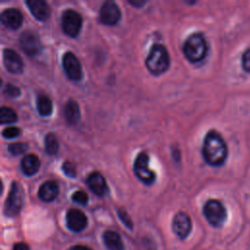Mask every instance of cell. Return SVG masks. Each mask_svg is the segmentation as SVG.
I'll return each instance as SVG.
<instances>
[{
  "mask_svg": "<svg viewBox=\"0 0 250 250\" xmlns=\"http://www.w3.org/2000/svg\"><path fill=\"white\" fill-rule=\"evenodd\" d=\"M202 154L207 164L221 166L228 157V146L223 137L215 130H210L204 138Z\"/></svg>",
  "mask_w": 250,
  "mask_h": 250,
  "instance_id": "obj_1",
  "label": "cell"
},
{
  "mask_svg": "<svg viewBox=\"0 0 250 250\" xmlns=\"http://www.w3.org/2000/svg\"><path fill=\"white\" fill-rule=\"evenodd\" d=\"M202 213L207 223L216 229H221L228 221V209L225 204L215 198H211L205 202Z\"/></svg>",
  "mask_w": 250,
  "mask_h": 250,
  "instance_id": "obj_2",
  "label": "cell"
},
{
  "mask_svg": "<svg viewBox=\"0 0 250 250\" xmlns=\"http://www.w3.org/2000/svg\"><path fill=\"white\" fill-rule=\"evenodd\" d=\"M170 65V57L167 49L161 44H154L146 59V66L153 75H160Z\"/></svg>",
  "mask_w": 250,
  "mask_h": 250,
  "instance_id": "obj_3",
  "label": "cell"
},
{
  "mask_svg": "<svg viewBox=\"0 0 250 250\" xmlns=\"http://www.w3.org/2000/svg\"><path fill=\"white\" fill-rule=\"evenodd\" d=\"M183 51L186 58L190 62H201L205 58L208 51L207 42L203 34L196 32L189 35L184 43Z\"/></svg>",
  "mask_w": 250,
  "mask_h": 250,
  "instance_id": "obj_4",
  "label": "cell"
},
{
  "mask_svg": "<svg viewBox=\"0 0 250 250\" xmlns=\"http://www.w3.org/2000/svg\"><path fill=\"white\" fill-rule=\"evenodd\" d=\"M23 194L24 191L21 184L13 182L4 206V214L7 217H15L20 213L23 204Z\"/></svg>",
  "mask_w": 250,
  "mask_h": 250,
  "instance_id": "obj_5",
  "label": "cell"
},
{
  "mask_svg": "<svg viewBox=\"0 0 250 250\" xmlns=\"http://www.w3.org/2000/svg\"><path fill=\"white\" fill-rule=\"evenodd\" d=\"M149 157L146 151L140 152L134 161V173L137 178L145 185H151L155 181V173L149 169Z\"/></svg>",
  "mask_w": 250,
  "mask_h": 250,
  "instance_id": "obj_6",
  "label": "cell"
},
{
  "mask_svg": "<svg viewBox=\"0 0 250 250\" xmlns=\"http://www.w3.org/2000/svg\"><path fill=\"white\" fill-rule=\"evenodd\" d=\"M82 27V18L80 14L74 10L67 9L62 15V31L70 36L76 37Z\"/></svg>",
  "mask_w": 250,
  "mask_h": 250,
  "instance_id": "obj_7",
  "label": "cell"
},
{
  "mask_svg": "<svg viewBox=\"0 0 250 250\" xmlns=\"http://www.w3.org/2000/svg\"><path fill=\"white\" fill-rule=\"evenodd\" d=\"M62 67L68 79L72 81L81 80L83 76L82 67L79 60L72 52L64 53L62 57Z\"/></svg>",
  "mask_w": 250,
  "mask_h": 250,
  "instance_id": "obj_8",
  "label": "cell"
},
{
  "mask_svg": "<svg viewBox=\"0 0 250 250\" xmlns=\"http://www.w3.org/2000/svg\"><path fill=\"white\" fill-rule=\"evenodd\" d=\"M20 44L22 51L28 56H36L42 49L39 36L31 30L23 31L21 34Z\"/></svg>",
  "mask_w": 250,
  "mask_h": 250,
  "instance_id": "obj_9",
  "label": "cell"
},
{
  "mask_svg": "<svg viewBox=\"0 0 250 250\" xmlns=\"http://www.w3.org/2000/svg\"><path fill=\"white\" fill-rule=\"evenodd\" d=\"M172 229L179 238H187L192 229V223L189 216L185 212H178L173 218Z\"/></svg>",
  "mask_w": 250,
  "mask_h": 250,
  "instance_id": "obj_10",
  "label": "cell"
},
{
  "mask_svg": "<svg viewBox=\"0 0 250 250\" xmlns=\"http://www.w3.org/2000/svg\"><path fill=\"white\" fill-rule=\"evenodd\" d=\"M121 18V11L113 1H105L100 10V21L105 25L116 24Z\"/></svg>",
  "mask_w": 250,
  "mask_h": 250,
  "instance_id": "obj_11",
  "label": "cell"
},
{
  "mask_svg": "<svg viewBox=\"0 0 250 250\" xmlns=\"http://www.w3.org/2000/svg\"><path fill=\"white\" fill-rule=\"evenodd\" d=\"M65 222H66L67 228L74 232L82 231L87 227V224H88L86 215L82 211L75 208L69 209L66 212Z\"/></svg>",
  "mask_w": 250,
  "mask_h": 250,
  "instance_id": "obj_12",
  "label": "cell"
},
{
  "mask_svg": "<svg viewBox=\"0 0 250 250\" xmlns=\"http://www.w3.org/2000/svg\"><path fill=\"white\" fill-rule=\"evenodd\" d=\"M3 62L6 69L11 73H21L23 68V62L21 56L12 49L3 51Z\"/></svg>",
  "mask_w": 250,
  "mask_h": 250,
  "instance_id": "obj_13",
  "label": "cell"
},
{
  "mask_svg": "<svg viewBox=\"0 0 250 250\" xmlns=\"http://www.w3.org/2000/svg\"><path fill=\"white\" fill-rule=\"evenodd\" d=\"M86 184L89 188L98 196H104L107 192V185L104 176L98 172H92L86 179Z\"/></svg>",
  "mask_w": 250,
  "mask_h": 250,
  "instance_id": "obj_14",
  "label": "cell"
},
{
  "mask_svg": "<svg viewBox=\"0 0 250 250\" xmlns=\"http://www.w3.org/2000/svg\"><path fill=\"white\" fill-rule=\"evenodd\" d=\"M22 15L21 13L15 8H9L2 12L1 21L2 23L10 29H18L21 26L22 23Z\"/></svg>",
  "mask_w": 250,
  "mask_h": 250,
  "instance_id": "obj_15",
  "label": "cell"
},
{
  "mask_svg": "<svg viewBox=\"0 0 250 250\" xmlns=\"http://www.w3.org/2000/svg\"><path fill=\"white\" fill-rule=\"evenodd\" d=\"M25 4L27 5L29 11L33 15V17L41 21H44L49 19L51 15V9L47 2L45 1H26Z\"/></svg>",
  "mask_w": 250,
  "mask_h": 250,
  "instance_id": "obj_16",
  "label": "cell"
},
{
  "mask_svg": "<svg viewBox=\"0 0 250 250\" xmlns=\"http://www.w3.org/2000/svg\"><path fill=\"white\" fill-rule=\"evenodd\" d=\"M59 192V185L55 181H46L40 186L38 196L44 202H51L57 198Z\"/></svg>",
  "mask_w": 250,
  "mask_h": 250,
  "instance_id": "obj_17",
  "label": "cell"
},
{
  "mask_svg": "<svg viewBox=\"0 0 250 250\" xmlns=\"http://www.w3.org/2000/svg\"><path fill=\"white\" fill-rule=\"evenodd\" d=\"M21 168L24 175L33 176L40 168V160L35 154H26L21 159Z\"/></svg>",
  "mask_w": 250,
  "mask_h": 250,
  "instance_id": "obj_18",
  "label": "cell"
},
{
  "mask_svg": "<svg viewBox=\"0 0 250 250\" xmlns=\"http://www.w3.org/2000/svg\"><path fill=\"white\" fill-rule=\"evenodd\" d=\"M63 115L69 125H75L80 119V109L78 104L73 100H69L64 105Z\"/></svg>",
  "mask_w": 250,
  "mask_h": 250,
  "instance_id": "obj_19",
  "label": "cell"
},
{
  "mask_svg": "<svg viewBox=\"0 0 250 250\" xmlns=\"http://www.w3.org/2000/svg\"><path fill=\"white\" fill-rule=\"evenodd\" d=\"M103 240L107 250H123L124 245L120 235L113 230H105L103 233Z\"/></svg>",
  "mask_w": 250,
  "mask_h": 250,
  "instance_id": "obj_20",
  "label": "cell"
},
{
  "mask_svg": "<svg viewBox=\"0 0 250 250\" xmlns=\"http://www.w3.org/2000/svg\"><path fill=\"white\" fill-rule=\"evenodd\" d=\"M37 110L43 117H48L52 114L53 104L49 97L41 95L37 98Z\"/></svg>",
  "mask_w": 250,
  "mask_h": 250,
  "instance_id": "obj_21",
  "label": "cell"
},
{
  "mask_svg": "<svg viewBox=\"0 0 250 250\" xmlns=\"http://www.w3.org/2000/svg\"><path fill=\"white\" fill-rule=\"evenodd\" d=\"M18 120L17 112L8 106H2L0 109V123L1 124H12Z\"/></svg>",
  "mask_w": 250,
  "mask_h": 250,
  "instance_id": "obj_22",
  "label": "cell"
},
{
  "mask_svg": "<svg viewBox=\"0 0 250 250\" xmlns=\"http://www.w3.org/2000/svg\"><path fill=\"white\" fill-rule=\"evenodd\" d=\"M44 144H45V150L48 154L50 155L57 154L59 150V142L57 137L53 133H49L48 135H46Z\"/></svg>",
  "mask_w": 250,
  "mask_h": 250,
  "instance_id": "obj_23",
  "label": "cell"
},
{
  "mask_svg": "<svg viewBox=\"0 0 250 250\" xmlns=\"http://www.w3.org/2000/svg\"><path fill=\"white\" fill-rule=\"evenodd\" d=\"M27 149V145L24 143H14L11 144L8 146V150L14 154V155H18V154H21L23 153L25 150Z\"/></svg>",
  "mask_w": 250,
  "mask_h": 250,
  "instance_id": "obj_24",
  "label": "cell"
},
{
  "mask_svg": "<svg viewBox=\"0 0 250 250\" xmlns=\"http://www.w3.org/2000/svg\"><path fill=\"white\" fill-rule=\"evenodd\" d=\"M72 200L80 205H86L89 200L88 194L84 190H77L72 194Z\"/></svg>",
  "mask_w": 250,
  "mask_h": 250,
  "instance_id": "obj_25",
  "label": "cell"
},
{
  "mask_svg": "<svg viewBox=\"0 0 250 250\" xmlns=\"http://www.w3.org/2000/svg\"><path fill=\"white\" fill-rule=\"evenodd\" d=\"M21 131L20 128L18 127H15V126H11V127H7L3 130L2 132V136L5 138V139H14V138H17L21 135Z\"/></svg>",
  "mask_w": 250,
  "mask_h": 250,
  "instance_id": "obj_26",
  "label": "cell"
},
{
  "mask_svg": "<svg viewBox=\"0 0 250 250\" xmlns=\"http://www.w3.org/2000/svg\"><path fill=\"white\" fill-rule=\"evenodd\" d=\"M117 214H118V217H119V219L121 220V222H122L129 229H133V222H132L130 216L128 215V213H127L124 209L119 208V209L117 210Z\"/></svg>",
  "mask_w": 250,
  "mask_h": 250,
  "instance_id": "obj_27",
  "label": "cell"
},
{
  "mask_svg": "<svg viewBox=\"0 0 250 250\" xmlns=\"http://www.w3.org/2000/svg\"><path fill=\"white\" fill-rule=\"evenodd\" d=\"M62 171L68 178L76 177V169H75L74 165L69 161H64L62 163Z\"/></svg>",
  "mask_w": 250,
  "mask_h": 250,
  "instance_id": "obj_28",
  "label": "cell"
},
{
  "mask_svg": "<svg viewBox=\"0 0 250 250\" xmlns=\"http://www.w3.org/2000/svg\"><path fill=\"white\" fill-rule=\"evenodd\" d=\"M4 94L10 98H16L19 97L21 94V91L18 87H16L13 84H7L4 88Z\"/></svg>",
  "mask_w": 250,
  "mask_h": 250,
  "instance_id": "obj_29",
  "label": "cell"
},
{
  "mask_svg": "<svg viewBox=\"0 0 250 250\" xmlns=\"http://www.w3.org/2000/svg\"><path fill=\"white\" fill-rule=\"evenodd\" d=\"M241 63H242V67L243 69L250 73V48H248L247 50L244 51L242 57H241Z\"/></svg>",
  "mask_w": 250,
  "mask_h": 250,
  "instance_id": "obj_30",
  "label": "cell"
},
{
  "mask_svg": "<svg viewBox=\"0 0 250 250\" xmlns=\"http://www.w3.org/2000/svg\"><path fill=\"white\" fill-rule=\"evenodd\" d=\"M13 250H29V247L24 242H18L14 245Z\"/></svg>",
  "mask_w": 250,
  "mask_h": 250,
  "instance_id": "obj_31",
  "label": "cell"
},
{
  "mask_svg": "<svg viewBox=\"0 0 250 250\" xmlns=\"http://www.w3.org/2000/svg\"><path fill=\"white\" fill-rule=\"evenodd\" d=\"M68 250H92V249L85 245H74V246L70 247Z\"/></svg>",
  "mask_w": 250,
  "mask_h": 250,
  "instance_id": "obj_32",
  "label": "cell"
}]
</instances>
